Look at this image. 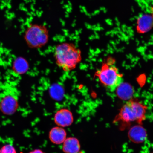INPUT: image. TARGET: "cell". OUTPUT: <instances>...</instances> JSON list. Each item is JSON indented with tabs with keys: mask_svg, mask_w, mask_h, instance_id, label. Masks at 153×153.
Here are the masks:
<instances>
[{
	"mask_svg": "<svg viewBox=\"0 0 153 153\" xmlns=\"http://www.w3.org/2000/svg\"><path fill=\"white\" fill-rule=\"evenodd\" d=\"M54 56L57 65L65 72L74 69L82 60L81 51L70 43L57 45L55 50Z\"/></svg>",
	"mask_w": 153,
	"mask_h": 153,
	"instance_id": "6da1fadb",
	"label": "cell"
},
{
	"mask_svg": "<svg viewBox=\"0 0 153 153\" xmlns=\"http://www.w3.org/2000/svg\"><path fill=\"white\" fill-rule=\"evenodd\" d=\"M95 75L102 85L111 91H116L123 81L122 74L118 68L111 63L103 64Z\"/></svg>",
	"mask_w": 153,
	"mask_h": 153,
	"instance_id": "7a4b0ae2",
	"label": "cell"
},
{
	"mask_svg": "<svg viewBox=\"0 0 153 153\" xmlns=\"http://www.w3.org/2000/svg\"><path fill=\"white\" fill-rule=\"evenodd\" d=\"M146 109L141 103L131 99L122 107L118 119L126 123L134 121L140 123L145 119Z\"/></svg>",
	"mask_w": 153,
	"mask_h": 153,
	"instance_id": "3957f363",
	"label": "cell"
},
{
	"mask_svg": "<svg viewBox=\"0 0 153 153\" xmlns=\"http://www.w3.org/2000/svg\"><path fill=\"white\" fill-rule=\"evenodd\" d=\"M25 38L29 46L38 48L44 46L48 42V30L46 27L42 25L32 24L26 30Z\"/></svg>",
	"mask_w": 153,
	"mask_h": 153,
	"instance_id": "277c9868",
	"label": "cell"
},
{
	"mask_svg": "<svg viewBox=\"0 0 153 153\" xmlns=\"http://www.w3.org/2000/svg\"><path fill=\"white\" fill-rule=\"evenodd\" d=\"M153 27V6L151 7L150 12L140 15L137 21V30L139 33L147 32Z\"/></svg>",
	"mask_w": 153,
	"mask_h": 153,
	"instance_id": "5b68a950",
	"label": "cell"
},
{
	"mask_svg": "<svg viewBox=\"0 0 153 153\" xmlns=\"http://www.w3.org/2000/svg\"><path fill=\"white\" fill-rule=\"evenodd\" d=\"M18 106V100L11 95H5L0 101V110L3 114L7 115L14 114Z\"/></svg>",
	"mask_w": 153,
	"mask_h": 153,
	"instance_id": "8992f818",
	"label": "cell"
},
{
	"mask_svg": "<svg viewBox=\"0 0 153 153\" xmlns=\"http://www.w3.org/2000/svg\"><path fill=\"white\" fill-rule=\"evenodd\" d=\"M54 122L58 126L63 128L68 127L74 121L72 114L67 109H62L56 112L54 116Z\"/></svg>",
	"mask_w": 153,
	"mask_h": 153,
	"instance_id": "52a82bcc",
	"label": "cell"
},
{
	"mask_svg": "<svg viewBox=\"0 0 153 153\" xmlns=\"http://www.w3.org/2000/svg\"><path fill=\"white\" fill-rule=\"evenodd\" d=\"M66 133L63 127H59L53 128L49 133V138L51 142L55 144H62L66 138Z\"/></svg>",
	"mask_w": 153,
	"mask_h": 153,
	"instance_id": "ba28073f",
	"label": "cell"
},
{
	"mask_svg": "<svg viewBox=\"0 0 153 153\" xmlns=\"http://www.w3.org/2000/svg\"><path fill=\"white\" fill-rule=\"evenodd\" d=\"M128 135L130 139L136 143L143 142L146 137L145 129L139 126H135L132 128L130 130Z\"/></svg>",
	"mask_w": 153,
	"mask_h": 153,
	"instance_id": "9c48e42d",
	"label": "cell"
},
{
	"mask_svg": "<svg viewBox=\"0 0 153 153\" xmlns=\"http://www.w3.org/2000/svg\"><path fill=\"white\" fill-rule=\"evenodd\" d=\"M62 143V150L65 153H78L79 152L80 143L75 137L66 138Z\"/></svg>",
	"mask_w": 153,
	"mask_h": 153,
	"instance_id": "30bf717a",
	"label": "cell"
},
{
	"mask_svg": "<svg viewBox=\"0 0 153 153\" xmlns=\"http://www.w3.org/2000/svg\"><path fill=\"white\" fill-rule=\"evenodd\" d=\"M117 94L123 100H128L131 98L134 94V90L129 84L122 83L116 90Z\"/></svg>",
	"mask_w": 153,
	"mask_h": 153,
	"instance_id": "8fae6325",
	"label": "cell"
},
{
	"mask_svg": "<svg viewBox=\"0 0 153 153\" xmlns=\"http://www.w3.org/2000/svg\"><path fill=\"white\" fill-rule=\"evenodd\" d=\"M28 63L25 59L22 57H19L14 61L13 69L14 71L18 74H23L27 71L28 69Z\"/></svg>",
	"mask_w": 153,
	"mask_h": 153,
	"instance_id": "7c38bea8",
	"label": "cell"
},
{
	"mask_svg": "<svg viewBox=\"0 0 153 153\" xmlns=\"http://www.w3.org/2000/svg\"><path fill=\"white\" fill-rule=\"evenodd\" d=\"M51 96L53 99L60 100L62 99L64 95V91L62 88L58 85L53 86L51 89Z\"/></svg>",
	"mask_w": 153,
	"mask_h": 153,
	"instance_id": "4fadbf2b",
	"label": "cell"
},
{
	"mask_svg": "<svg viewBox=\"0 0 153 153\" xmlns=\"http://www.w3.org/2000/svg\"><path fill=\"white\" fill-rule=\"evenodd\" d=\"M0 153H17L16 149L11 144L4 145L0 149Z\"/></svg>",
	"mask_w": 153,
	"mask_h": 153,
	"instance_id": "5bb4252c",
	"label": "cell"
},
{
	"mask_svg": "<svg viewBox=\"0 0 153 153\" xmlns=\"http://www.w3.org/2000/svg\"><path fill=\"white\" fill-rule=\"evenodd\" d=\"M28 153H45L42 151L39 150V149H36L34 150L31 151V152H29Z\"/></svg>",
	"mask_w": 153,
	"mask_h": 153,
	"instance_id": "9a60e30c",
	"label": "cell"
}]
</instances>
